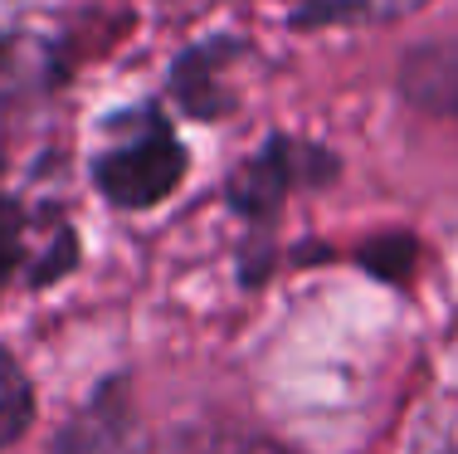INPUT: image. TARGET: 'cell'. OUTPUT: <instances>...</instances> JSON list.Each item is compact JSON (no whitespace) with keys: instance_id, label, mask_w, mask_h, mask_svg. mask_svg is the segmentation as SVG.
Wrapping results in <instances>:
<instances>
[{"instance_id":"1","label":"cell","mask_w":458,"mask_h":454,"mask_svg":"<svg viewBox=\"0 0 458 454\" xmlns=\"http://www.w3.org/2000/svg\"><path fill=\"white\" fill-rule=\"evenodd\" d=\"M185 171V151L171 137L166 123H147L137 137L107 147L98 157V191H103L113 205H127V210H141V205H157L161 196L176 191Z\"/></svg>"},{"instance_id":"2","label":"cell","mask_w":458,"mask_h":454,"mask_svg":"<svg viewBox=\"0 0 458 454\" xmlns=\"http://www.w3.org/2000/svg\"><path fill=\"white\" fill-rule=\"evenodd\" d=\"M410 93L429 107L458 117V54H414L410 59Z\"/></svg>"},{"instance_id":"3","label":"cell","mask_w":458,"mask_h":454,"mask_svg":"<svg viewBox=\"0 0 458 454\" xmlns=\"http://www.w3.org/2000/svg\"><path fill=\"white\" fill-rule=\"evenodd\" d=\"M424 0H308L312 20H400L410 10H420Z\"/></svg>"},{"instance_id":"4","label":"cell","mask_w":458,"mask_h":454,"mask_svg":"<svg viewBox=\"0 0 458 454\" xmlns=\"http://www.w3.org/2000/svg\"><path fill=\"white\" fill-rule=\"evenodd\" d=\"M30 410H35V396H30L25 376H20L10 362H0V450H5L10 440H20Z\"/></svg>"},{"instance_id":"5","label":"cell","mask_w":458,"mask_h":454,"mask_svg":"<svg viewBox=\"0 0 458 454\" xmlns=\"http://www.w3.org/2000/svg\"><path fill=\"white\" fill-rule=\"evenodd\" d=\"M15 259H20V210L10 201H0V284L15 269Z\"/></svg>"},{"instance_id":"6","label":"cell","mask_w":458,"mask_h":454,"mask_svg":"<svg viewBox=\"0 0 458 454\" xmlns=\"http://www.w3.org/2000/svg\"><path fill=\"white\" fill-rule=\"evenodd\" d=\"M215 454H278L274 445H229V450H215Z\"/></svg>"}]
</instances>
